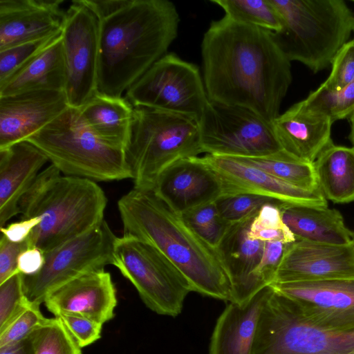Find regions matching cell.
Listing matches in <instances>:
<instances>
[{
	"label": "cell",
	"instance_id": "cell-7",
	"mask_svg": "<svg viewBox=\"0 0 354 354\" xmlns=\"http://www.w3.org/2000/svg\"><path fill=\"white\" fill-rule=\"evenodd\" d=\"M202 153L197 118L148 106H133L125 154L134 188L151 189L156 178L167 167Z\"/></svg>",
	"mask_w": 354,
	"mask_h": 354
},
{
	"label": "cell",
	"instance_id": "cell-42",
	"mask_svg": "<svg viewBox=\"0 0 354 354\" xmlns=\"http://www.w3.org/2000/svg\"><path fill=\"white\" fill-rule=\"evenodd\" d=\"M29 247L27 239L21 243H15L4 236L0 237V283L17 272L19 254Z\"/></svg>",
	"mask_w": 354,
	"mask_h": 354
},
{
	"label": "cell",
	"instance_id": "cell-5",
	"mask_svg": "<svg viewBox=\"0 0 354 354\" xmlns=\"http://www.w3.org/2000/svg\"><path fill=\"white\" fill-rule=\"evenodd\" d=\"M281 28L273 38L289 61L314 73L331 65L354 30V15L343 0H270Z\"/></svg>",
	"mask_w": 354,
	"mask_h": 354
},
{
	"label": "cell",
	"instance_id": "cell-19",
	"mask_svg": "<svg viewBox=\"0 0 354 354\" xmlns=\"http://www.w3.org/2000/svg\"><path fill=\"white\" fill-rule=\"evenodd\" d=\"M68 106L65 91L35 90L0 97V149L25 140Z\"/></svg>",
	"mask_w": 354,
	"mask_h": 354
},
{
	"label": "cell",
	"instance_id": "cell-39",
	"mask_svg": "<svg viewBox=\"0 0 354 354\" xmlns=\"http://www.w3.org/2000/svg\"><path fill=\"white\" fill-rule=\"evenodd\" d=\"M331 65V72L322 88L339 91L354 82V39L343 46Z\"/></svg>",
	"mask_w": 354,
	"mask_h": 354
},
{
	"label": "cell",
	"instance_id": "cell-34",
	"mask_svg": "<svg viewBox=\"0 0 354 354\" xmlns=\"http://www.w3.org/2000/svg\"><path fill=\"white\" fill-rule=\"evenodd\" d=\"M306 99L328 115L333 122L349 118L354 113V82L339 91H330L319 86Z\"/></svg>",
	"mask_w": 354,
	"mask_h": 354
},
{
	"label": "cell",
	"instance_id": "cell-11",
	"mask_svg": "<svg viewBox=\"0 0 354 354\" xmlns=\"http://www.w3.org/2000/svg\"><path fill=\"white\" fill-rule=\"evenodd\" d=\"M117 236L104 220L87 232L45 253L41 269L33 275L23 274L28 300L41 305L53 290L88 272L112 264Z\"/></svg>",
	"mask_w": 354,
	"mask_h": 354
},
{
	"label": "cell",
	"instance_id": "cell-4",
	"mask_svg": "<svg viewBox=\"0 0 354 354\" xmlns=\"http://www.w3.org/2000/svg\"><path fill=\"white\" fill-rule=\"evenodd\" d=\"M107 198L93 180L66 176L52 164L42 170L21 198L22 218L39 223L27 239L44 253L91 230L104 219Z\"/></svg>",
	"mask_w": 354,
	"mask_h": 354
},
{
	"label": "cell",
	"instance_id": "cell-26",
	"mask_svg": "<svg viewBox=\"0 0 354 354\" xmlns=\"http://www.w3.org/2000/svg\"><path fill=\"white\" fill-rule=\"evenodd\" d=\"M66 75L61 33L32 59L0 84V97L35 90L65 91Z\"/></svg>",
	"mask_w": 354,
	"mask_h": 354
},
{
	"label": "cell",
	"instance_id": "cell-24",
	"mask_svg": "<svg viewBox=\"0 0 354 354\" xmlns=\"http://www.w3.org/2000/svg\"><path fill=\"white\" fill-rule=\"evenodd\" d=\"M273 291L268 286L243 304L229 302L216 321L208 354H252L260 314Z\"/></svg>",
	"mask_w": 354,
	"mask_h": 354
},
{
	"label": "cell",
	"instance_id": "cell-35",
	"mask_svg": "<svg viewBox=\"0 0 354 354\" xmlns=\"http://www.w3.org/2000/svg\"><path fill=\"white\" fill-rule=\"evenodd\" d=\"M270 202L277 201L259 195L239 194L222 196L215 203L223 218L233 224L254 217L261 207Z\"/></svg>",
	"mask_w": 354,
	"mask_h": 354
},
{
	"label": "cell",
	"instance_id": "cell-15",
	"mask_svg": "<svg viewBox=\"0 0 354 354\" xmlns=\"http://www.w3.org/2000/svg\"><path fill=\"white\" fill-rule=\"evenodd\" d=\"M203 160L219 176L223 196L252 194L292 205L327 207L320 190L304 189L233 158L206 154Z\"/></svg>",
	"mask_w": 354,
	"mask_h": 354
},
{
	"label": "cell",
	"instance_id": "cell-18",
	"mask_svg": "<svg viewBox=\"0 0 354 354\" xmlns=\"http://www.w3.org/2000/svg\"><path fill=\"white\" fill-rule=\"evenodd\" d=\"M44 303L55 317L76 315L103 325L114 317L118 300L111 274L101 268L55 289L46 297Z\"/></svg>",
	"mask_w": 354,
	"mask_h": 354
},
{
	"label": "cell",
	"instance_id": "cell-22",
	"mask_svg": "<svg viewBox=\"0 0 354 354\" xmlns=\"http://www.w3.org/2000/svg\"><path fill=\"white\" fill-rule=\"evenodd\" d=\"M48 161L32 143L23 140L0 149V225L20 213L21 198Z\"/></svg>",
	"mask_w": 354,
	"mask_h": 354
},
{
	"label": "cell",
	"instance_id": "cell-48",
	"mask_svg": "<svg viewBox=\"0 0 354 354\" xmlns=\"http://www.w3.org/2000/svg\"><path fill=\"white\" fill-rule=\"evenodd\" d=\"M352 244L354 247V232H353V240H352Z\"/></svg>",
	"mask_w": 354,
	"mask_h": 354
},
{
	"label": "cell",
	"instance_id": "cell-1",
	"mask_svg": "<svg viewBox=\"0 0 354 354\" xmlns=\"http://www.w3.org/2000/svg\"><path fill=\"white\" fill-rule=\"evenodd\" d=\"M201 57L209 100L248 108L271 123L279 115L291 65L272 32L225 15L205 32Z\"/></svg>",
	"mask_w": 354,
	"mask_h": 354
},
{
	"label": "cell",
	"instance_id": "cell-36",
	"mask_svg": "<svg viewBox=\"0 0 354 354\" xmlns=\"http://www.w3.org/2000/svg\"><path fill=\"white\" fill-rule=\"evenodd\" d=\"M61 33L0 50V84L4 82L14 73L32 59Z\"/></svg>",
	"mask_w": 354,
	"mask_h": 354
},
{
	"label": "cell",
	"instance_id": "cell-14",
	"mask_svg": "<svg viewBox=\"0 0 354 354\" xmlns=\"http://www.w3.org/2000/svg\"><path fill=\"white\" fill-rule=\"evenodd\" d=\"M310 322L339 333H354V278L273 283Z\"/></svg>",
	"mask_w": 354,
	"mask_h": 354
},
{
	"label": "cell",
	"instance_id": "cell-44",
	"mask_svg": "<svg viewBox=\"0 0 354 354\" xmlns=\"http://www.w3.org/2000/svg\"><path fill=\"white\" fill-rule=\"evenodd\" d=\"M45 253L38 248L30 247L24 250L19 256L18 271L25 276L33 275L44 266Z\"/></svg>",
	"mask_w": 354,
	"mask_h": 354
},
{
	"label": "cell",
	"instance_id": "cell-37",
	"mask_svg": "<svg viewBox=\"0 0 354 354\" xmlns=\"http://www.w3.org/2000/svg\"><path fill=\"white\" fill-rule=\"evenodd\" d=\"M23 286V274L17 272L0 283V331L30 304Z\"/></svg>",
	"mask_w": 354,
	"mask_h": 354
},
{
	"label": "cell",
	"instance_id": "cell-28",
	"mask_svg": "<svg viewBox=\"0 0 354 354\" xmlns=\"http://www.w3.org/2000/svg\"><path fill=\"white\" fill-rule=\"evenodd\" d=\"M320 191L335 203L354 201V147H326L313 162Z\"/></svg>",
	"mask_w": 354,
	"mask_h": 354
},
{
	"label": "cell",
	"instance_id": "cell-27",
	"mask_svg": "<svg viewBox=\"0 0 354 354\" xmlns=\"http://www.w3.org/2000/svg\"><path fill=\"white\" fill-rule=\"evenodd\" d=\"M93 133L102 140L124 149L131 132L133 106L124 97L95 95L78 109Z\"/></svg>",
	"mask_w": 354,
	"mask_h": 354
},
{
	"label": "cell",
	"instance_id": "cell-45",
	"mask_svg": "<svg viewBox=\"0 0 354 354\" xmlns=\"http://www.w3.org/2000/svg\"><path fill=\"white\" fill-rule=\"evenodd\" d=\"M97 19L105 18L124 6L128 0H77Z\"/></svg>",
	"mask_w": 354,
	"mask_h": 354
},
{
	"label": "cell",
	"instance_id": "cell-13",
	"mask_svg": "<svg viewBox=\"0 0 354 354\" xmlns=\"http://www.w3.org/2000/svg\"><path fill=\"white\" fill-rule=\"evenodd\" d=\"M62 39L66 65L65 93L70 106L80 109L97 93L98 20L77 0L66 10Z\"/></svg>",
	"mask_w": 354,
	"mask_h": 354
},
{
	"label": "cell",
	"instance_id": "cell-21",
	"mask_svg": "<svg viewBox=\"0 0 354 354\" xmlns=\"http://www.w3.org/2000/svg\"><path fill=\"white\" fill-rule=\"evenodd\" d=\"M333 122L306 99L297 102L274 119L272 127L283 151L313 163L329 145Z\"/></svg>",
	"mask_w": 354,
	"mask_h": 354
},
{
	"label": "cell",
	"instance_id": "cell-41",
	"mask_svg": "<svg viewBox=\"0 0 354 354\" xmlns=\"http://www.w3.org/2000/svg\"><path fill=\"white\" fill-rule=\"evenodd\" d=\"M78 346L82 348L101 337L102 326L86 317L72 315L60 314L57 316Z\"/></svg>",
	"mask_w": 354,
	"mask_h": 354
},
{
	"label": "cell",
	"instance_id": "cell-31",
	"mask_svg": "<svg viewBox=\"0 0 354 354\" xmlns=\"http://www.w3.org/2000/svg\"><path fill=\"white\" fill-rule=\"evenodd\" d=\"M279 202L263 205L252 219L249 237L262 242H282L291 243L296 241L295 236L282 219Z\"/></svg>",
	"mask_w": 354,
	"mask_h": 354
},
{
	"label": "cell",
	"instance_id": "cell-17",
	"mask_svg": "<svg viewBox=\"0 0 354 354\" xmlns=\"http://www.w3.org/2000/svg\"><path fill=\"white\" fill-rule=\"evenodd\" d=\"M346 278H354L353 244L340 245L296 240L287 245L274 283Z\"/></svg>",
	"mask_w": 354,
	"mask_h": 354
},
{
	"label": "cell",
	"instance_id": "cell-30",
	"mask_svg": "<svg viewBox=\"0 0 354 354\" xmlns=\"http://www.w3.org/2000/svg\"><path fill=\"white\" fill-rule=\"evenodd\" d=\"M237 22L272 32L281 28L280 17L270 0H212Z\"/></svg>",
	"mask_w": 354,
	"mask_h": 354
},
{
	"label": "cell",
	"instance_id": "cell-6",
	"mask_svg": "<svg viewBox=\"0 0 354 354\" xmlns=\"http://www.w3.org/2000/svg\"><path fill=\"white\" fill-rule=\"evenodd\" d=\"M25 140L40 149L64 175L93 181L132 179L125 149L95 135L78 109L68 106Z\"/></svg>",
	"mask_w": 354,
	"mask_h": 354
},
{
	"label": "cell",
	"instance_id": "cell-38",
	"mask_svg": "<svg viewBox=\"0 0 354 354\" xmlns=\"http://www.w3.org/2000/svg\"><path fill=\"white\" fill-rule=\"evenodd\" d=\"M40 305L30 303L5 328L0 331V347L21 341L30 335L47 320Z\"/></svg>",
	"mask_w": 354,
	"mask_h": 354
},
{
	"label": "cell",
	"instance_id": "cell-3",
	"mask_svg": "<svg viewBox=\"0 0 354 354\" xmlns=\"http://www.w3.org/2000/svg\"><path fill=\"white\" fill-rule=\"evenodd\" d=\"M124 234L145 241L183 273L192 292L232 302V286L218 250L151 189L134 188L118 201Z\"/></svg>",
	"mask_w": 354,
	"mask_h": 354
},
{
	"label": "cell",
	"instance_id": "cell-8",
	"mask_svg": "<svg viewBox=\"0 0 354 354\" xmlns=\"http://www.w3.org/2000/svg\"><path fill=\"white\" fill-rule=\"evenodd\" d=\"M252 354H354V333L315 325L274 290L260 314Z\"/></svg>",
	"mask_w": 354,
	"mask_h": 354
},
{
	"label": "cell",
	"instance_id": "cell-9",
	"mask_svg": "<svg viewBox=\"0 0 354 354\" xmlns=\"http://www.w3.org/2000/svg\"><path fill=\"white\" fill-rule=\"evenodd\" d=\"M112 265L137 290L144 304L161 315L176 317L192 292L183 273L149 243L123 234L117 237Z\"/></svg>",
	"mask_w": 354,
	"mask_h": 354
},
{
	"label": "cell",
	"instance_id": "cell-46",
	"mask_svg": "<svg viewBox=\"0 0 354 354\" xmlns=\"http://www.w3.org/2000/svg\"><path fill=\"white\" fill-rule=\"evenodd\" d=\"M35 331L26 338L0 347V354H35Z\"/></svg>",
	"mask_w": 354,
	"mask_h": 354
},
{
	"label": "cell",
	"instance_id": "cell-2",
	"mask_svg": "<svg viewBox=\"0 0 354 354\" xmlns=\"http://www.w3.org/2000/svg\"><path fill=\"white\" fill-rule=\"evenodd\" d=\"M180 17L167 0H128L98 20L97 92L120 97L167 53Z\"/></svg>",
	"mask_w": 354,
	"mask_h": 354
},
{
	"label": "cell",
	"instance_id": "cell-10",
	"mask_svg": "<svg viewBox=\"0 0 354 354\" xmlns=\"http://www.w3.org/2000/svg\"><path fill=\"white\" fill-rule=\"evenodd\" d=\"M199 122L207 154L259 158L282 150L272 123L248 108L209 100Z\"/></svg>",
	"mask_w": 354,
	"mask_h": 354
},
{
	"label": "cell",
	"instance_id": "cell-43",
	"mask_svg": "<svg viewBox=\"0 0 354 354\" xmlns=\"http://www.w3.org/2000/svg\"><path fill=\"white\" fill-rule=\"evenodd\" d=\"M39 222L40 220L37 217L21 218L19 221L1 227V235L12 242H24Z\"/></svg>",
	"mask_w": 354,
	"mask_h": 354
},
{
	"label": "cell",
	"instance_id": "cell-47",
	"mask_svg": "<svg viewBox=\"0 0 354 354\" xmlns=\"http://www.w3.org/2000/svg\"><path fill=\"white\" fill-rule=\"evenodd\" d=\"M351 122V131L349 134V140L354 145V113L349 118Z\"/></svg>",
	"mask_w": 354,
	"mask_h": 354
},
{
	"label": "cell",
	"instance_id": "cell-40",
	"mask_svg": "<svg viewBox=\"0 0 354 354\" xmlns=\"http://www.w3.org/2000/svg\"><path fill=\"white\" fill-rule=\"evenodd\" d=\"M288 244L278 241L265 242L261 261L254 272V278L260 290L274 283Z\"/></svg>",
	"mask_w": 354,
	"mask_h": 354
},
{
	"label": "cell",
	"instance_id": "cell-33",
	"mask_svg": "<svg viewBox=\"0 0 354 354\" xmlns=\"http://www.w3.org/2000/svg\"><path fill=\"white\" fill-rule=\"evenodd\" d=\"M35 354H82L81 348L57 317L35 331Z\"/></svg>",
	"mask_w": 354,
	"mask_h": 354
},
{
	"label": "cell",
	"instance_id": "cell-29",
	"mask_svg": "<svg viewBox=\"0 0 354 354\" xmlns=\"http://www.w3.org/2000/svg\"><path fill=\"white\" fill-rule=\"evenodd\" d=\"M233 158L297 187L320 190L313 163L297 159L283 150L265 157Z\"/></svg>",
	"mask_w": 354,
	"mask_h": 354
},
{
	"label": "cell",
	"instance_id": "cell-20",
	"mask_svg": "<svg viewBox=\"0 0 354 354\" xmlns=\"http://www.w3.org/2000/svg\"><path fill=\"white\" fill-rule=\"evenodd\" d=\"M64 0H0V50L62 32Z\"/></svg>",
	"mask_w": 354,
	"mask_h": 354
},
{
	"label": "cell",
	"instance_id": "cell-16",
	"mask_svg": "<svg viewBox=\"0 0 354 354\" xmlns=\"http://www.w3.org/2000/svg\"><path fill=\"white\" fill-rule=\"evenodd\" d=\"M151 190L180 215L215 202L223 194L218 174L198 156L179 160L167 167L156 178Z\"/></svg>",
	"mask_w": 354,
	"mask_h": 354
},
{
	"label": "cell",
	"instance_id": "cell-23",
	"mask_svg": "<svg viewBox=\"0 0 354 354\" xmlns=\"http://www.w3.org/2000/svg\"><path fill=\"white\" fill-rule=\"evenodd\" d=\"M254 217L230 224L217 250L230 279L233 300L243 304L261 290L254 278L264 250L265 242L249 237Z\"/></svg>",
	"mask_w": 354,
	"mask_h": 354
},
{
	"label": "cell",
	"instance_id": "cell-25",
	"mask_svg": "<svg viewBox=\"0 0 354 354\" xmlns=\"http://www.w3.org/2000/svg\"><path fill=\"white\" fill-rule=\"evenodd\" d=\"M282 219L296 240L346 245L353 232L335 209L279 203Z\"/></svg>",
	"mask_w": 354,
	"mask_h": 354
},
{
	"label": "cell",
	"instance_id": "cell-32",
	"mask_svg": "<svg viewBox=\"0 0 354 354\" xmlns=\"http://www.w3.org/2000/svg\"><path fill=\"white\" fill-rule=\"evenodd\" d=\"M182 216L199 237L216 250L230 225L221 216L215 202L197 207Z\"/></svg>",
	"mask_w": 354,
	"mask_h": 354
},
{
	"label": "cell",
	"instance_id": "cell-12",
	"mask_svg": "<svg viewBox=\"0 0 354 354\" xmlns=\"http://www.w3.org/2000/svg\"><path fill=\"white\" fill-rule=\"evenodd\" d=\"M133 106L193 116L199 121L209 102L199 68L167 53L125 93Z\"/></svg>",
	"mask_w": 354,
	"mask_h": 354
}]
</instances>
